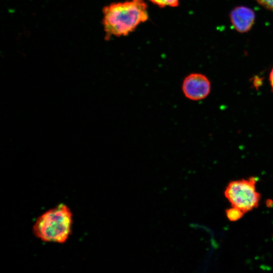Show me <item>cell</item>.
I'll use <instances>...</instances> for the list:
<instances>
[{
    "label": "cell",
    "instance_id": "6da1fadb",
    "mask_svg": "<svg viewBox=\"0 0 273 273\" xmlns=\"http://www.w3.org/2000/svg\"><path fill=\"white\" fill-rule=\"evenodd\" d=\"M103 24L106 38L126 36L149 18L144 0L112 3L103 9Z\"/></svg>",
    "mask_w": 273,
    "mask_h": 273
},
{
    "label": "cell",
    "instance_id": "7a4b0ae2",
    "mask_svg": "<svg viewBox=\"0 0 273 273\" xmlns=\"http://www.w3.org/2000/svg\"><path fill=\"white\" fill-rule=\"evenodd\" d=\"M73 213L64 203H60L39 216L32 226L33 235L47 243L64 244L72 234Z\"/></svg>",
    "mask_w": 273,
    "mask_h": 273
},
{
    "label": "cell",
    "instance_id": "3957f363",
    "mask_svg": "<svg viewBox=\"0 0 273 273\" xmlns=\"http://www.w3.org/2000/svg\"><path fill=\"white\" fill-rule=\"evenodd\" d=\"M256 181L255 177H251L232 181L228 184L224 195L232 206L239 208L244 213L258 206L260 195L256 190Z\"/></svg>",
    "mask_w": 273,
    "mask_h": 273
},
{
    "label": "cell",
    "instance_id": "277c9868",
    "mask_svg": "<svg viewBox=\"0 0 273 273\" xmlns=\"http://www.w3.org/2000/svg\"><path fill=\"white\" fill-rule=\"evenodd\" d=\"M181 88L186 98L192 101H199L209 95L211 90V83L204 74L193 73L184 78Z\"/></svg>",
    "mask_w": 273,
    "mask_h": 273
},
{
    "label": "cell",
    "instance_id": "5b68a950",
    "mask_svg": "<svg viewBox=\"0 0 273 273\" xmlns=\"http://www.w3.org/2000/svg\"><path fill=\"white\" fill-rule=\"evenodd\" d=\"M230 18L236 31L245 33L249 31L253 25L255 14L254 11L248 7L237 6L231 11Z\"/></svg>",
    "mask_w": 273,
    "mask_h": 273
},
{
    "label": "cell",
    "instance_id": "8992f818",
    "mask_svg": "<svg viewBox=\"0 0 273 273\" xmlns=\"http://www.w3.org/2000/svg\"><path fill=\"white\" fill-rule=\"evenodd\" d=\"M244 212L239 208L232 206L226 210V215L227 218L232 221H235L238 220L244 215Z\"/></svg>",
    "mask_w": 273,
    "mask_h": 273
},
{
    "label": "cell",
    "instance_id": "52a82bcc",
    "mask_svg": "<svg viewBox=\"0 0 273 273\" xmlns=\"http://www.w3.org/2000/svg\"><path fill=\"white\" fill-rule=\"evenodd\" d=\"M154 5L160 7H175L178 6L180 0H148Z\"/></svg>",
    "mask_w": 273,
    "mask_h": 273
},
{
    "label": "cell",
    "instance_id": "ba28073f",
    "mask_svg": "<svg viewBox=\"0 0 273 273\" xmlns=\"http://www.w3.org/2000/svg\"><path fill=\"white\" fill-rule=\"evenodd\" d=\"M259 4L269 10L273 11V0H256Z\"/></svg>",
    "mask_w": 273,
    "mask_h": 273
},
{
    "label": "cell",
    "instance_id": "9c48e42d",
    "mask_svg": "<svg viewBox=\"0 0 273 273\" xmlns=\"http://www.w3.org/2000/svg\"><path fill=\"white\" fill-rule=\"evenodd\" d=\"M269 80L271 86V91L273 92V68L269 74Z\"/></svg>",
    "mask_w": 273,
    "mask_h": 273
}]
</instances>
